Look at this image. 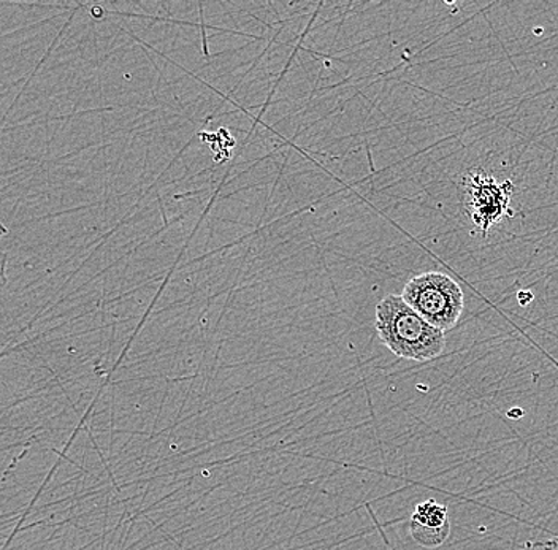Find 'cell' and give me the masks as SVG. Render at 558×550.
<instances>
[{
    "mask_svg": "<svg viewBox=\"0 0 558 550\" xmlns=\"http://www.w3.org/2000/svg\"><path fill=\"white\" fill-rule=\"evenodd\" d=\"M376 332L390 353L408 360H435L446 351L445 332L418 316L401 295L390 294L378 303Z\"/></svg>",
    "mask_w": 558,
    "mask_h": 550,
    "instance_id": "6da1fadb",
    "label": "cell"
},
{
    "mask_svg": "<svg viewBox=\"0 0 558 550\" xmlns=\"http://www.w3.org/2000/svg\"><path fill=\"white\" fill-rule=\"evenodd\" d=\"M401 297L418 316L442 332L452 330L465 309V295L460 284L439 271L411 278Z\"/></svg>",
    "mask_w": 558,
    "mask_h": 550,
    "instance_id": "7a4b0ae2",
    "label": "cell"
},
{
    "mask_svg": "<svg viewBox=\"0 0 558 550\" xmlns=\"http://www.w3.org/2000/svg\"><path fill=\"white\" fill-rule=\"evenodd\" d=\"M511 181L497 183L494 176L474 170L465 178V210L471 222L487 236L488 229L504 216H512L509 200L512 196Z\"/></svg>",
    "mask_w": 558,
    "mask_h": 550,
    "instance_id": "3957f363",
    "label": "cell"
},
{
    "mask_svg": "<svg viewBox=\"0 0 558 550\" xmlns=\"http://www.w3.org/2000/svg\"><path fill=\"white\" fill-rule=\"evenodd\" d=\"M410 535L418 546L436 549L451 535L448 508L435 500L422 501L410 518Z\"/></svg>",
    "mask_w": 558,
    "mask_h": 550,
    "instance_id": "277c9868",
    "label": "cell"
},
{
    "mask_svg": "<svg viewBox=\"0 0 558 550\" xmlns=\"http://www.w3.org/2000/svg\"><path fill=\"white\" fill-rule=\"evenodd\" d=\"M521 550H558V536L556 538L525 542Z\"/></svg>",
    "mask_w": 558,
    "mask_h": 550,
    "instance_id": "5b68a950",
    "label": "cell"
},
{
    "mask_svg": "<svg viewBox=\"0 0 558 550\" xmlns=\"http://www.w3.org/2000/svg\"><path fill=\"white\" fill-rule=\"evenodd\" d=\"M509 417H512V419H519V417L523 416V411L521 410H512L509 411Z\"/></svg>",
    "mask_w": 558,
    "mask_h": 550,
    "instance_id": "8992f818",
    "label": "cell"
}]
</instances>
